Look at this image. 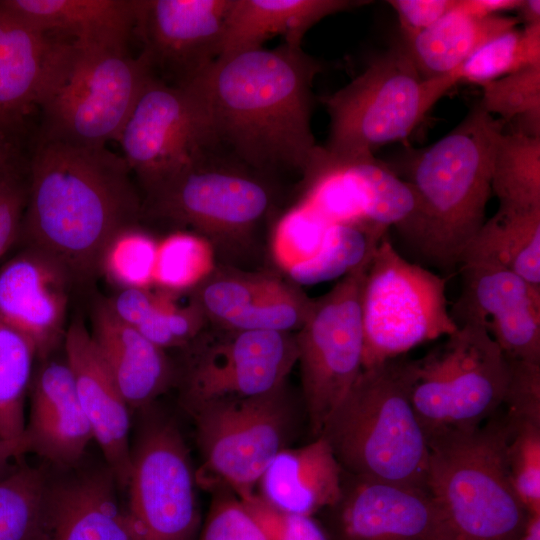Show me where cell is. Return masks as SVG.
Wrapping results in <instances>:
<instances>
[{
    "label": "cell",
    "instance_id": "cell-17",
    "mask_svg": "<svg viewBox=\"0 0 540 540\" xmlns=\"http://www.w3.org/2000/svg\"><path fill=\"white\" fill-rule=\"evenodd\" d=\"M189 294L208 326L227 330L296 332L313 305L301 286L277 269L221 263Z\"/></svg>",
    "mask_w": 540,
    "mask_h": 540
},
{
    "label": "cell",
    "instance_id": "cell-44",
    "mask_svg": "<svg viewBox=\"0 0 540 540\" xmlns=\"http://www.w3.org/2000/svg\"><path fill=\"white\" fill-rule=\"evenodd\" d=\"M240 500L270 540H331L324 525L314 516L276 509L256 493Z\"/></svg>",
    "mask_w": 540,
    "mask_h": 540
},
{
    "label": "cell",
    "instance_id": "cell-25",
    "mask_svg": "<svg viewBox=\"0 0 540 540\" xmlns=\"http://www.w3.org/2000/svg\"><path fill=\"white\" fill-rule=\"evenodd\" d=\"M70 470L50 475L46 540H136L107 465Z\"/></svg>",
    "mask_w": 540,
    "mask_h": 540
},
{
    "label": "cell",
    "instance_id": "cell-34",
    "mask_svg": "<svg viewBox=\"0 0 540 540\" xmlns=\"http://www.w3.org/2000/svg\"><path fill=\"white\" fill-rule=\"evenodd\" d=\"M490 175L499 206L540 208V137L503 129L493 146Z\"/></svg>",
    "mask_w": 540,
    "mask_h": 540
},
{
    "label": "cell",
    "instance_id": "cell-48",
    "mask_svg": "<svg viewBox=\"0 0 540 540\" xmlns=\"http://www.w3.org/2000/svg\"><path fill=\"white\" fill-rule=\"evenodd\" d=\"M520 3L521 0H458V7L471 16L486 18L515 11Z\"/></svg>",
    "mask_w": 540,
    "mask_h": 540
},
{
    "label": "cell",
    "instance_id": "cell-24",
    "mask_svg": "<svg viewBox=\"0 0 540 540\" xmlns=\"http://www.w3.org/2000/svg\"><path fill=\"white\" fill-rule=\"evenodd\" d=\"M68 42L41 31L0 2V133L14 137L38 108Z\"/></svg>",
    "mask_w": 540,
    "mask_h": 540
},
{
    "label": "cell",
    "instance_id": "cell-49",
    "mask_svg": "<svg viewBox=\"0 0 540 540\" xmlns=\"http://www.w3.org/2000/svg\"><path fill=\"white\" fill-rule=\"evenodd\" d=\"M20 168L14 137L0 133V178Z\"/></svg>",
    "mask_w": 540,
    "mask_h": 540
},
{
    "label": "cell",
    "instance_id": "cell-42",
    "mask_svg": "<svg viewBox=\"0 0 540 540\" xmlns=\"http://www.w3.org/2000/svg\"><path fill=\"white\" fill-rule=\"evenodd\" d=\"M507 424L511 433L506 462L512 486L528 515H540V421Z\"/></svg>",
    "mask_w": 540,
    "mask_h": 540
},
{
    "label": "cell",
    "instance_id": "cell-19",
    "mask_svg": "<svg viewBox=\"0 0 540 540\" xmlns=\"http://www.w3.org/2000/svg\"><path fill=\"white\" fill-rule=\"evenodd\" d=\"M233 0H137L136 33L153 73L173 85L195 77L220 55Z\"/></svg>",
    "mask_w": 540,
    "mask_h": 540
},
{
    "label": "cell",
    "instance_id": "cell-20",
    "mask_svg": "<svg viewBox=\"0 0 540 540\" xmlns=\"http://www.w3.org/2000/svg\"><path fill=\"white\" fill-rule=\"evenodd\" d=\"M324 512L331 540H439V515L426 488L343 471L340 497Z\"/></svg>",
    "mask_w": 540,
    "mask_h": 540
},
{
    "label": "cell",
    "instance_id": "cell-6",
    "mask_svg": "<svg viewBox=\"0 0 540 540\" xmlns=\"http://www.w3.org/2000/svg\"><path fill=\"white\" fill-rule=\"evenodd\" d=\"M511 430L496 412L480 426L428 438L426 488L439 515V540H516L528 513L512 486Z\"/></svg>",
    "mask_w": 540,
    "mask_h": 540
},
{
    "label": "cell",
    "instance_id": "cell-23",
    "mask_svg": "<svg viewBox=\"0 0 540 540\" xmlns=\"http://www.w3.org/2000/svg\"><path fill=\"white\" fill-rule=\"evenodd\" d=\"M29 387L30 412L24 434L29 452L57 468L78 465L93 439L72 372L62 359L38 361Z\"/></svg>",
    "mask_w": 540,
    "mask_h": 540
},
{
    "label": "cell",
    "instance_id": "cell-38",
    "mask_svg": "<svg viewBox=\"0 0 540 540\" xmlns=\"http://www.w3.org/2000/svg\"><path fill=\"white\" fill-rule=\"evenodd\" d=\"M211 245L186 230H176L158 240L153 287L187 293L216 267Z\"/></svg>",
    "mask_w": 540,
    "mask_h": 540
},
{
    "label": "cell",
    "instance_id": "cell-50",
    "mask_svg": "<svg viewBox=\"0 0 540 540\" xmlns=\"http://www.w3.org/2000/svg\"><path fill=\"white\" fill-rule=\"evenodd\" d=\"M519 13L517 17L523 26H532L540 24V1L539 0H521L520 5L515 10Z\"/></svg>",
    "mask_w": 540,
    "mask_h": 540
},
{
    "label": "cell",
    "instance_id": "cell-31",
    "mask_svg": "<svg viewBox=\"0 0 540 540\" xmlns=\"http://www.w3.org/2000/svg\"><path fill=\"white\" fill-rule=\"evenodd\" d=\"M185 293L156 287L121 289L107 299L112 311L157 346L182 349L207 326L199 306Z\"/></svg>",
    "mask_w": 540,
    "mask_h": 540
},
{
    "label": "cell",
    "instance_id": "cell-8",
    "mask_svg": "<svg viewBox=\"0 0 540 540\" xmlns=\"http://www.w3.org/2000/svg\"><path fill=\"white\" fill-rule=\"evenodd\" d=\"M451 88L446 76L424 79L400 41L323 99L330 116L323 147L336 154H366L404 139Z\"/></svg>",
    "mask_w": 540,
    "mask_h": 540
},
{
    "label": "cell",
    "instance_id": "cell-16",
    "mask_svg": "<svg viewBox=\"0 0 540 540\" xmlns=\"http://www.w3.org/2000/svg\"><path fill=\"white\" fill-rule=\"evenodd\" d=\"M299 202L328 224L388 231L414 208L413 194L373 153L336 154L317 146L300 182Z\"/></svg>",
    "mask_w": 540,
    "mask_h": 540
},
{
    "label": "cell",
    "instance_id": "cell-12",
    "mask_svg": "<svg viewBox=\"0 0 540 540\" xmlns=\"http://www.w3.org/2000/svg\"><path fill=\"white\" fill-rule=\"evenodd\" d=\"M295 332L207 326L179 349L176 386L188 411L217 400L248 398L286 385L298 360Z\"/></svg>",
    "mask_w": 540,
    "mask_h": 540
},
{
    "label": "cell",
    "instance_id": "cell-13",
    "mask_svg": "<svg viewBox=\"0 0 540 540\" xmlns=\"http://www.w3.org/2000/svg\"><path fill=\"white\" fill-rule=\"evenodd\" d=\"M370 259L313 299L306 321L294 333L303 402L314 437L362 371L361 296Z\"/></svg>",
    "mask_w": 540,
    "mask_h": 540
},
{
    "label": "cell",
    "instance_id": "cell-45",
    "mask_svg": "<svg viewBox=\"0 0 540 540\" xmlns=\"http://www.w3.org/2000/svg\"><path fill=\"white\" fill-rule=\"evenodd\" d=\"M508 362L505 419L510 423L540 421V363L512 359Z\"/></svg>",
    "mask_w": 540,
    "mask_h": 540
},
{
    "label": "cell",
    "instance_id": "cell-47",
    "mask_svg": "<svg viewBox=\"0 0 540 540\" xmlns=\"http://www.w3.org/2000/svg\"><path fill=\"white\" fill-rule=\"evenodd\" d=\"M394 9L402 39L429 28L457 4V0H389Z\"/></svg>",
    "mask_w": 540,
    "mask_h": 540
},
{
    "label": "cell",
    "instance_id": "cell-2",
    "mask_svg": "<svg viewBox=\"0 0 540 540\" xmlns=\"http://www.w3.org/2000/svg\"><path fill=\"white\" fill-rule=\"evenodd\" d=\"M131 173L123 157L106 146L38 140L16 244L45 251L76 285H90L100 276L111 239L142 220V197Z\"/></svg>",
    "mask_w": 540,
    "mask_h": 540
},
{
    "label": "cell",
    "instance_id": "cell-3",
    "mask_svg": "<svg viewBox=\"0 0 540 540\" xmlns=\"http://www.w3.org/2000/svg\"><path fill=\"white\" fill-rule=\"evenodd\" d=\"M500 119L476 104L448 134L405 160L396 173L414 208L396 229L422 263L446 274L483 225L491 194V157Z\"/></svg>",
    "mask_w": 540,
    "mask_h": 540
},
{
    "label": "cell",
    "instance_id": "cell-33",
    "mask_svg": "<svg viewBox=\"0 0 540 540\" xmlns=\"http://www.w3.org/2000/svg\"><path fill=\"white\" fill-rule=\"evenodd\" d=\"M50 473L20 463L0 476V540H46Z\"/></svg>",
    "mask_w": 540,
    "mask_h": 540
},
{
    "label": "cell",
    "instance_id": "cell-26",
    "mask_svg": "<svg viewBox=\"0 0 540 540\" xmlns=\"http://www.w3.org/2000/svg\"><path fill=\"white\" fill-rule=\"evenodd\" d=\"M91 325L92 339L131 410L149 407L176 384V363L167 350L121 320L106 298L94 302Z\"/></svg>",
    "mask_w": 540,
    "mask_h": 540
},
{
    "label": "cell",
    "instance_id": "cell-35",
    "mask_svg": "<svg viewBox=\"0 0 540 540\" xmlns=\"http://www.w3.org/2000/svg\"><path fill=\"white\" fill-rule=\"evenodd\" d=\"M387 231L355 224H330L318 251L284 275L299 286L344 277L367 262Z\"/></svg>",
    "mask_w": 540,
    "mask_h": 540
},
{
    "label": "cell",
    "instance_id": "cell-1",
    "mask_svg": "<svg viewBox=\"0 0 540 540\" xmlns=\"http://www.w3.org/2000/svg\"><path fill=\"white\" fill-rule=\"evenodd\" d=\"M321 70L301 47L284 43L220 55L181 85L202 105L218 148L270 176L302 175L317 148L312 86Z\"/></svg>",
    "mask_w": 540,
    "mask_h": 540
},
{
    "label": "cell",
    "instance_id": "cell-29",
    "mask_svg": "<svg viewBox=\"0 0 540 540\" xmlns=\"http://www.w3.org/2000/svg\"><path fill=\"white\" fill-rule=\"evenodd\" d=\"M369 3L362 0H233L220 55L262 47V43L273 36H282L285 44L301 47L306 32L323 18Z\"/></svg>",
    "mask_w": 540,
    "mask_h": 540
},
{
    "label": "cell",
    "instance_id": "cell-14",
    "mask_svg": "<svg viewBox=\"0 0 540 540\" xmlns=\"http://www.w3.org/2000/svg\"><path fill=\"white\" fill-rule=\"evenodd\" d=\"M187 446L170 420L144 422L131 447L128 504L136 540H196L201 519Z\"/></svg>",
    "mask_w": 540,
    "mask_h": 540
},
{
    "label": "cell",
    "instance_id": "cell-41",
    "mask_svg": "<svg viewBox=\"0 0 540 540\" xmlns=\"http://www.w3.org/2000/svg\"><path fill=\"white\" fill-rule=\"evenodd\" d=\"M329 225L299 201L280 214L269 237L270 256L277 270L285 274L311 258L320 248Z\"/></svg>",
    "mask_w": 540,
    "mask_h": 540
},
{
    "label": "cell",
    "instance_id": "cell-46",
    "mask_svg": "<svg viewBox=\"0 0 540 540\" xmlns=\"http://www.w3.org/2000/svg\"><path fill=\"white\" fill-rule=\"evenodd\" d=\"M27 201V177L21 168L0 178V259L16 244Z\"/></svg>",
    "mask_w": 540,
    "mask_h": 540
},
{
    "label": "cell",
    "instance_id": "cell-9",
    "mask_svg": "<svg viewBox=\"0 0 540 540\" xmlns=\"http://www.w3.org/2000/svg\"><path fill=\"white\" fill-rule=\"evenodd\" d=\"M446 282V277L408 261L388 234L381 239L362 288V369L458 328L448 310Z\"/></svg>",
    "mask_w": 540,
    "mask_h": 540
},
{
    "label": "cell",
    "instance_id": "cell-11",
    "mask_svg": "<svg viewBox=\"0 0 540 540\" xmlns=\"http://www.w3.org/2000/svg\"><path fill=\"white\" fill-rule=\"evenodd\" d=\"M202 464L197 485L224 487L240 499L256 493L266 467L285 448L293 423L286 385L267 394L217 400L189 412Z\"/></svg>",
    "mask_w": 540,
    "mask_h": 540
},
{
    "label": "cell",
    "instance_id": "cell-27",
    "mask_svg": "<svg viewBox=\"0 0 540 540\" xmlns=\"http://www.w3.org/2000/svg\"><path fill=\"white\" fill-rule=\"evenodd\" d=\"M342 477L330 444L317 436L304 446L280 450L261 475L256 494L276 509L314 516L337 502Z\"/></svg>",
    "mask_w": 540,
    "mask_h": 540
},
{
    "label": "cell",
    "instance_id": "cell-51",
    "mask_svg": "<svg viewBox=\"0 0 540 540\" xmlns=\"http://www.w3.org/2000/svg\"><path fill=\"white\" fill-rule=\"evenodd\" d=\"M516 540H540V515H529L524 530Z\"/></svg>",
    "mask_w": 540,
    "mask_h": 540
},
{
    "label": "cell",
    "instance_id": "cell-5",
    "mask_svg": "<svg viewBox=\"0 0 540 540\" xmlns=\"http://www.w3.org/2000/svg\"><path fill=\"white\" fill-rule=\"evenodd\" d=\"M144 193L142 219L189 228L211 245L217 263L235 267L257 254L279 198L272 176L217 147Z\"/></svg>",
    "mask_w": 540,
    "mask_h": 540
},
{
    "label": "cell",
    "instance_id": "cell-22",
    "mask_svg": "<svg viewBox=\"0 0 540 540\" xmlns=\"http://www.w3.org/2000/svg\"><path fill=\"white\" fill-rule=\"evenodd\" d=\"M64 356L81 407L117 485L126 488L131 473L130 408L81 319L68 325Z\"/></svg>",
    "mask_w": 540,
    "mask_h": 540
},
{
    "label": "cell",
    "instance_id": "cell-43",
    "mask_svg": "<svg viewBox=\"0 0 540 540\" xmlns=\"http://www.w3.org/2000/svg\"><path fill=\"white\" fill-rule=\"evenodd\" d=\"M210 492L212 501L196 540H270L235 493L224 487Z\"/></svg>",
    "mask_w": 540,
    "mask_h": 540
},
{
    "label": "cell",
    "instance_id": "cell-28",
    "mask_svg": "<svg viewBox=\"0 0 540 540\" xmlns=\"http://www.w3.org/2000/svg\"><path fill=\"white\" fill-rule=\"evenodd\" d=\"M41 31L82 46L127 49L137 0H0Z\"/></svg>",
    "mask_w": 540,
    "mask_h": 540
},
{
    "label": "cell",
    "instance_id": "cell-30",
    "mask_svg": "<svg viewBox=\"0 0 540 540\" xmlns=\"http://www.w3.org/2000/svg\"><path fill=\"white\" fill-rule=\"evenodd\" d=\"M517 17L471 16L456 6L429 28L401 39L424 79L447 75L457 69L484 43L518 27Z\"/></svg>",
    "mask_w": 540,
    "mask_h": 540
},
{
    "label": "cell",
    "instance_id": "cell-7",
    "mask_svg": "<svg viewBox=\"0 0 540 540\" xmlns=\"http://www.w3.org/2000/svg\"><path fill=\"white\" fill-rule=\"evenodd\" d=\"M153 76L142 54L68 42L38 106V140L91 147L116 141Z\"/></svg>",
    "mask_w": 540,
    "mask_h": 540
},
{
    "label": "cell",
    "instance_id": "cell-39",
    "mask_svg": "<svg viewBox=\"0 0 540 540\" xmlns=\"http://www.w3.org/2000/svg\"><path fill=\"white\" fill-rule=\"evenodd\" d=\"M481 87L479 105L484 111L506 121L519 119L522 125L517 131L540 137V64L524 67Z\"/></svg>",
    "mask_w": 540,
    "mask_h": 540
},
{
    "label": "cell",
    "instance_id": "cell-32",
    "mask_svg": "<svg viewBox=\"0 0 540 540\" xmlns=\"http://www.w3.org/2000/svg\"><path fill=\"white\" fill-rule=\"evenodd\" d=\"M464 262L498 265L540 288V208L499 206L467 246Z\"/></svg>",
    "mask_w": 540,
    "mask_h": 540
},
{
    "label": "cell",
    "instance_id": "cell-18",
    "mask_svg": "<svg viewBox=\"0 0 540 540\" xmlns=\"http://www.w3.org/2000/svg\"><path fill=\"white\" fill-rule=\"evenodd\" d=\"M461 292L450 314L457 326L486 329L507 359L540 363V288L485 262L459 267Z\"/></svg>",
    "mask_w": 540,
    "mask_h": 540
},
{
    "label": "cell",
    "instance_id": "cell-4",
    "mask_svg": "<svg viewBox=\"0 0 540 540\" xmlns=\"http://www.w3.org/2000/svg\"><path fill=\"white\" fill-rule=\"evenodd\" d=\"M414 376L405 355L362 369L319 435L344 472L426 488L429 442L412 403Z\"/></svg>",
    "mask_w": 540,
    "mask_h": 540
},
{
    "label": "cell",
    "instance_id": "cell-40",
    "mask_svg": "<svg viewBox=\"0 0 540 540\" xmlns=\"http://www.w3.org/2000/svg\"><path fill=\"white\" fill-rule=\"evenodd\" d=\"M158 239L139 225L117 233L106 246L100 275L118 290L153 287Z\"/></svg>",
    "mask_w": 540,
    "mask_h": 540
},
{
    "label": "cell",
    "instance_id": "cell-15",
    "mask_svg": "<svg viewBox=\"0 0 540 540\" xmlns=\"http://www.w3.org/2000/svg\"><path fill=\"white\" fill-rule=\"evenodd\" d=\"M116 141L143 191L216 148L206 113L184 85L149 80Z\"/></svg>",
    "mask_w": 540,
    "mask_h": 540
},
{
    "label": "cell",
    "instance_id": "cell-36",
    "mask_svg": "<svg viewBox=\"0 0 540 540\" xmlns=\"http://www.w3.org/2000/svg\"><path fill=\"white\" fill-rule=\"evenodd\" d=\"M36 360L32 343L0 317V439H18L25 431V399Z\"/></svg>",
    "mask_w": 540,
    "mask_h": 540
},
{
    "label": "cell",
    "instance_id": "cell-10",
    "mask_svg": "<svg viewBox=\"0 0 540 540\" xmlns=\"http://www.w3.org/2000/svg\"><path fill=\"white\" fill-rule=\"evenodd\" d=\"M509 362L486 329L467 323L415 360L412 403L427 435L471 429L503 405Z\"/></svg>",
    "mask_w": 540,
    "mask_h": 540
},
{
    "label": "cell",
    "instance_id": "cell-37",
    "mask_svg": "<svg viewBox=\"0 0 540 540\" xmlns=\"http://www.w3.org/2000/svg\"><path fill=\"white\" fill-rule=\"evenodd\" d=\"M534 64H540V24L502 32L447 76L454 86L460 82L483 85Z\"/></svg>",
    "mask_w": 540,
    "mask_h": 540
},
{
    "label": "cell",
    "instance_id": "cell-21",
    "mask_svg": "<svg viewBox=\"0 0 540 540\" xmlns=\"http://www.w3.org/2000/svg\"><path fill=\"white\" fill-rule=\"evenodd\" d=\"M74 286L68 269L36 247L21 246L0 267V317L32 343L37 361L63 344Z\"/></svg>",
    "mask_w": 540,
    "mask_h": 540
}]
</instances>
